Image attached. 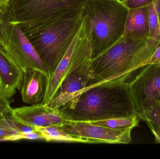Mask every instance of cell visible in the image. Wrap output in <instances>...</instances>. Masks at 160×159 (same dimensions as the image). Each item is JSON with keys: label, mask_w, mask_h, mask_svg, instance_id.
<instances>
[{"label": "cell", "mask_w": 160, "mask_h": 159, "mask_svg": "<svg viewBox=\"0 0 160 159\" xmlns=\"http://www.w3.org/2000/svg\"><path fill=\"white\" fill-rule=\"evenodd\" d=\"M59 110L65 119L71 121L89 122L136 114L128 82L86 87Z\"/></svg>", "instance_id": "cell-1"}, {"label": "cell", "mask_w": 160, "mask_h": 159, "mask_svg": "<svg viewBox=\"0 0 160 159\" xmlns=\"http://www.w3.org/2000/svg\"><path fill=\"white\" fill-rule=\"evenodd\" d=\"M83 9L73 15L49 21L21 24L22 31L45 64L49 77L78 32L83 19Z\"/></svg>", "instance_id": "cell-2"}, {"label": "cell", "mask_w": 160, "mask_h": 159, "mask_svg": "<svg viewBox=\"0 0 160 159\" xmlns=\"http://www.w3.org/2000/svg\"><path fill=\"white\" fill-rule=\"evenodd\" d=\"M129 9L122 0H88L83 9L92 58L104 52L124 34Z\"/></svg>", "instance_id": "cell-3"}, {"label": "cell", "mask_w": 160, "mask_h": 159, "mask_svg": "<svg viewBox=\"0 0 160 159\" xmlns=\"http://www.w3.org/2000/svg\"><path fill=\"white\" fill-rule=\"evenodd\" d=\"M149 38L123 35L112 46L92 58V76L87 87L109 82H128L135 72L137 53Z\"/></svg>", "instance_id": "cell-4"}, {"label": "cell", "mask_w": 160, "mask_h": 159, "mask_svg": "<svg viewBox=\"0 0 160 159\" xmlns=\"http://www.w3.org/2000/svg\"><path fill=\"white\" fill-rule=\"evenodd\" d=\"M88 0H11L7 20L20 24L49 21L82 10Z\"/></svg>", "instance_id": "cell-5"}, {"label": "cell", "mask_w": 160, "mask_h": 159, "mask_svg": "<svg viewBox=\"0 0 160 159\" xmlns=\"http://www.w3.org/2000/svg\"><path fill=\"white\" fill-rule=\"evenodd\" d=\"M91 58V42L84 15L82 21L68 49L48 79L45 96L41 103L48 104L57 95L63 81L85 62Z\"/></svg>", "instance_id": "cell-6"}, {"label": "cell", "mask_w": 160, "mask_h": 159, "mask_svg": "<svg viewBox=\"0 0 160 159\" xmlns=\"http://www.w3.org/2000/svg\"><path fill=\"white\" fill-rule=\"evenodd\" d=\"M0 46L13 58L23 72L27 69H34L42 72L49 77L45 64L22 31L19 23L5 20L0 24Z\"/></svg>", "instance_id": "cell-7"}, {"label": "cell", "mask_w": 160, "mask_h": 159, "mask_svg": "<svg viewBox=\"0 0 160 159\" xmlns=\"http://www.w3.org/2000/svg\"><path fill=\"white\" fill-rule=\"evenodd\" d=\"M142 67L143 69L128 82L137 115L160 102V63Z\"/></svg>", "instance_id": "cell-8"}, {"label": "cell", "mask_w": 160, "mask_h": 159, "mask_svg": "<svg viewBox=\"0 0 160 159\" xmlns=\"http://www.w3.org/2000/svg\"><path fill=\"white\" fill-rule=\"evenodd\" d=\"M72 136L87 140L89 143L127 144L132 141V129H113L85 121H68L62 126Z\"/></svg>", "instance_id": "cell-9"}, {"label": "cell", "mask_w": 160, "mask_h": 159, "mask_svg": "<svg viewBox=\"0 0 160 159\" xmlns=\"http://www.w3.org/2000/svg\"><path fill=\"white\" fill-rule=\"evenodd\" d=\"M11 113L19 122L35 129L54 125L62 126L68 122L59 109L42 103L12 108Z\"/></svg>", "instance_id": "cell-10"}, {"label": "cell", "mask_w": 160, "mask_h": 159, "mask_svg": "<svg viewBox=\"0 0 160 159\" xmlns=\"http://www.w3.org/2000/svg\"><path fill=\"white\" fill-rule=\"evenodd\" d=\"M92 59L85 62L63 81L57 95L48 105L59 109L74 100L87 87L92 76Z\"/></svg>", "instance_id": "cell-11"}, {"label": "cell", "mask_w": 160, "mask_h": 159, "mask_svg": "<svg viewBox=\"0 0 160 159\" xmlns=\"http://www.w3.org/2000/svg\"><path fill=\"white\" fill-rule=\"evenodd\" d=\"M23 72L21 67L0 46V96L10 100L21 83Z\"/></svg>", "instance_id": "cell-12"}, {"label": "cell", "mask_w": 160, "mask_h": 159, "mask_svg": "<svg viewBox=\"0 0 160 159\" xmlns=\"http://www.w3.org/2000/svg\"><path fill=\"white\" fill-rule=\"evenodd\" d=\"M48 78L40 71L26 69L23 72L22 80L18 88L23 102L30 105L42 102Z\"/></svg>", "instance_id": "cell-13"}, {"label": "cell", "mask_w": 160, "mask_h": 159, "mask_svg": "<svg viewBox=\"0 0 160 159\" xmlns=\"http://www.w3.org/2000/svg\"><path fill=\"white\" fill-rule=\"evenodd\" d=\"M138 38L149 37L148 6L129 9L124 34Z\"/></svg>", "instance_id": "cell-14"}, {"label": "cell", "mask_w": 160, "mask_h": 159, "mask_svg": "<svg viewBox=\"0 0 160 159\" xmlns=\"http://www.w3.org/2000/svg\"><path fill=\"white\" fill-rule=\"evenodd\" d=\"M41 133L43 140L46 142H64V143H89L88 141L68 134L63 129L62 126H49L36 129Z\"/></svg>", "instance_id": "cell-15"}, {"label": "cell", "mask_w": 160, "mask_h": 159, "mask_svg": "<svg viewBox=\"0 0 160 159\" xmlns=\"http://www.w3.org/2000/svg\"><path fill=\"white\" fill-rule=\"evenodd\" d=\"M137 115L147 124L156 143H160V102Z\"/></svg>", "instance_id": "cell-16"}, {"label": "cell", "mask_w": 160, "mask_h": 159, "mask_svg": "<svg viewBox=\"0 0 160 159\" xmlns=\"http://www.w3.org/2000/svg\"><path fill=\"white\" fill-rule=\"evenodd\" d=\"M88 122L93 125L103 126L111 129H132L133 128L139 126V118L136 114L129 116L115 118Z\"/></svg>", "instance_id": "cell-17"}, {"label": "cell", "mask_w": 160, "mask_h": 159, "mask_svg": "<svg viewBox=\"0 0 160 159\" xmlns=\"http://www.w3.org/2000/svg\"><path fill=\"white\" fill-rule=\"evenodd\" d=\"M148 15L149 27V37H160V30L157 7L154 2L148 6Z\"/></svg>", "instance_id": "cell-18"}, {"label": "cell", "mask_w": 160, "mask_h": 159, "mask_svg": "<svg viewBox=\"0 0 160 159\" xmlns=\"http://www.w3.org/2000/svg\"><path fill=\"white\" fill-rule=\"evenodd\" d=\"M43 140V137L42 134L37 130L22 133L18 134L15 137V141H19L21 140Z\"/></svg>", "instance_id": "cell-19"}, {"label": "cell", "mask_w": 160, "mask_h": 159, "mask_svg": "<svg viewBox=\"0 0 160 159\" xmlns=\"http://www.w3.org/2000/svg\"><path fill=\"white\" fill-rule=\"evenodd\" d=\"M129 9L144 7L150 5L154 0H122Z\"/></svg>", "instance_id": "cell-20"}, {"label": "cell", "mask_w": 160, "mask_h": 159, "mask_svg": "<svg viewBox=\"0 0 160 159\" xmlns=\"http://www.w3.org/2000/svg\"><path fill=\"white\" fill-rule=\"evenodd\" d=\"M160 63V44L152 56L141 65V68L148 64Z\"/></svg>", "instance_id": "cell-21"}, {"label": "cell", "mask_w": 160, "mask_h": 159, "mask_svg": "<svg viewBox=\"0 0 160 159\" xmlns=\"http://www.w3.org/2000/svg\"><path fill=\"white\" fill-rule=\"evenodd\" d=\"M11 109L9 100L3 96H0V115L9 112Z\"/></svg>", "instance_id": "cell-22"}, {"label": "cell", "mask_w": 160, "mask_h": 159, "mask_svg": "<svg viewBox=\"0 0 160 159\" xmlns=\"http://www.w3.org/2000/svg\"><path fill=\"white\" fill-rule=\"evenodd\" d=\"M7 7H0V24L4 21L7 20Z\"/></svg>", "instance_id": "cell-23"}, {"label": "cell", "mask_w": 160, "mask_h": 159, "mask_svg": "<svg viewBox=\"0 0 160 159\" xmlns=\"http://www.w3.org/2000/svg\"><path fill=\"white\" fill-rule=\"evenodd\" d=\"M157 13H158V17L159 22V27L160 30V0H159L158 6L157 7Z\"/></svg>", "instance_id": "cell-24"}, {"label": "cell", "mask_w": 160, "mask_h": 159, "mask_svg": "<svg viewBox=\"0 0 160 159\" xmlns=\"http://www.w3.org/2000/svg\"><path fill=\"white\" fill-rule=\"evenodd\" d=\"M11 0H4V4L6 7H8L10 3Z\"/></svg>", "instance_id": "cell-25"}, {"label": "cell", "mask_w": 160, "mask_h": 159, "mask_svg": "<svg viewBox=\"0 0 160 159\" xmlns=\"http://www.w3.org/2000/svg\"><path fill=\"white\" fill-rule=\"evenodd\" d=\"M0 7H6L4 4V0H0Z\"/></svg>", "instance_id": "cell-26"}, {"label": "cell", "mask_w": 160, "mask_h": 159, "mask_svg": "<svg viewBox=\"0 0 160 159\" xmlns=\"http://www.w3.org/2000/svg\"><path fill=\"white\" fill-rule=\"evenodd\" d=\"M159 0H154V3L155 4V6H156V7H157V6H158V3Z\"/></svg>", "instance_id": "cell-27"}]
</instances>
